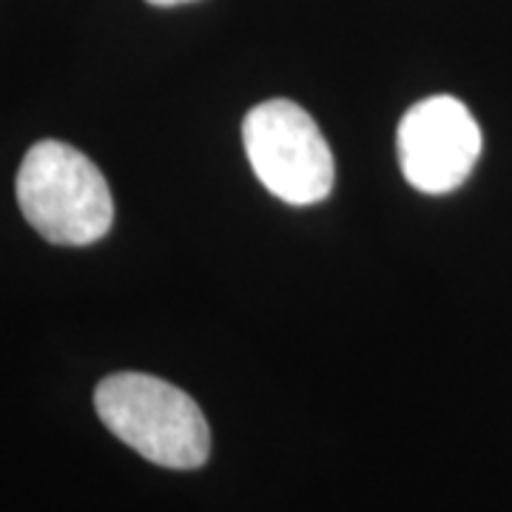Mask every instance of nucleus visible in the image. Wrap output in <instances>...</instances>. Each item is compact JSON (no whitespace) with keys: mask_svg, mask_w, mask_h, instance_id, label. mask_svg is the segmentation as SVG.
<instances>
[{"mask_svg":"<svg viewBox=\"0 0 512 512\" xmlns=\"http://www.w3.org/2000/svg\"><path fill=\"white\" fill-rule=\"evenodd\" d=\"M100 421L134 453L168 470H197L211 456V430L200 404L148 373H114L97 384Z\"/></svg>","mask_w":512,"mask_h":512,"instance_id":"obj_1","label":"nucleus"},{"mask_svg":"<svg viewBox=\"0 0 512 512\" xmlns=\"http://www.w3.org/2000/svg\"><path fill=\"white\" fill-rule=\"evenodd\" d=\"M242 143L251 168L288 205L322 202L333 188V154L308 111L291 100H268L248 111Z\"/></svg>","mask_w":512,"mask_h":512,"instance_id":"obj_3","label":"nucleus"},{"mask_svg":"<svg viewBox=\"0 0 512 512\" xmlns=\"http://www.w3.org/2000/svg\"><path fill=\"white\" fill-rule=\"evenodd\" d=\"M396 148L407 183L424 194H447L476 168L481 128L461 100L436 94L404 114Z\"/></svg>","mask_w":512,"mask_h":512,"instance_id":"obj_4","label":"nucleus"},{"mask_svg":"<svg viewBox=\"0 0 512 512\" xmlns=\"http://www.w3.org/2000/svg\"><path fill=\"white\" fill-rule=\"evenodd\" d=\"M151 6H180V3H194V0H148Z\"/></svg>","mask_w":512,"mask_h":512,"instance_id":"obj_5","label":"nucleus"},{"mask_svg":"<svg viewBox=\"0 0 512 512\" xmlns=\"http://www.w3.org/2000/svg\"><path fill=\"white\" fill-rule=\"evenodd\" d=\"M15 191L26 222L55 245H92L109 234L114 222V200L103 171L60 140H40L26 151Z\"/></svg>","mask_w":512,"mask_h":512,"instance_id":"obj_2","label":"nucleus"}]
</instances>
